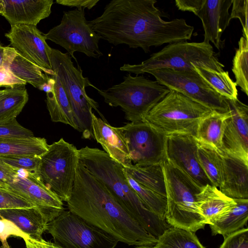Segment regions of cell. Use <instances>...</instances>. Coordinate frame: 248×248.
<instances>
[{
	"label": "cell",
	"mask_w": 248,
	"mask_h": 248,
	"mask_svg": "<svg viewBox=\"0 0 248 248\" xmlns=\"http://www.w3.org/2000/svg\"><path fill=\"white\" fill-rule=\"evenodd\" d=\"M46 231L62 248H115L119 242L69 210L48 223Z\"/></svg>",
	"instance_id": "obj_10"
},
{
	"label": "cell",
	"mask_w": 248,
	"mask_h": 248,
	"mask_svg": "<svg viewBox=\"0 0 248 248\" xmlns=\"http://www.w3.org/2000/svg\"><path fill=\"white\" fill-rule=\"evenodd\" d=\"M225 99L230 116L225 122L223 150L248 163V107L238 99Z\"/></svg>",
	"instance_id": "obj_18"
},
{
	"label": "cell",
	"mask_w": 248,
	"mask_h": 248,
	"mask_svg": "<svg viewBox=\"0 0 248 248\" xmlns=\"http://www.w3.org/2000/svg\"><path fill=\"white\" fill-rule=\"evenodd\" d=\"M26 244V247L27 248H32L30 245H29L28 244Z\"/></svg>",
	"instance_id": "obj_50"
},
{
	"label": "cell",
	"mask_w": 248,
	"mask_h": 248,
	"mask_svg": "<svg viewBox=\"0 0 248 248\" xmlns=\"http://www.w3.org/2000/svg\"><path fill=\"white\" fill-rule=\"evenodd\" d=\"M166 154L167 160L200 188L213 185L199 162L198 143L194 136L186 134L167 135Z\"/></svg>",
	"instance_id": "obj_16"
},
{
	"label": "cell",
	"mask_w": 248,
	"mask_h": 248,
	"mask_svg": "<svg viewBox=\"0 0 248 248\" xmlns=\"http://www.w3.org/2000/svg\"><path fill=\"white\" fill-rule=\"evenodd\" d=\"M92 125L93 139L101 144L104 151L124 168L131 167L133 164L122 127L111 126L93 113Z\"/></svg>",
	"instance_id": "obj_20"
},
{
	"label": "cell",
	"mask_w": 248,
	"mask_h": 248,
	"mask_svg": "<svg viewBox=\"0 0 248 248\" xmlns=\"http://www.w3.org/2000/svg\"><path fill=\"white\" fill-rule=\"evenodd\" d=\"M99 1V0H56L57 4L69 7H75L77 9L87 8L91 9Z\"/></svg>",
	"instance_id": "obj_44"
},
{
	"label": "cell",
	"mask_w": 248,
	"mask_h": 248,
	"mask_svg": "<svg viewBox=\"0 0 248 248\" xmlns=\"http://www.w3.org/2000/svg\"><path fill=\"white\" fill-rule=\"evenodd\" d=\"M53 0H0V14L11 26H36L51 13Z\"/></svg>",
	"instance_id": "obj_19"
},
{
	"label": "cell",
	"mask_w": 248,
	"mask_h": 248,
	"mask_svg": "<svg viewBox=\"0 0 248 248\" xmlns=\"http://www.w3.org/2000/svg\"><path fill=\"white\" fill-rule=\"evenodd\" d=\"M78 150L63 138L49 145L41 156L38 175L62 202L69 200L79 164Z\"/></svg>",
	"instance_id": "obj_9"
},
{
	"label": "cell",
	"mask_w": 248,
	"mask_h": 248,
	"mask_svg": "<svg viewBox=\"0 0 248 248\" xmlns=\"http://www.w3.org/2000/svg\"><path fill=\"white\" fill-rule=\"evenodd\" d=\"M124 171L129 185L145 206L160 218L166 220L165 215L167 204L166 197L141 185L125 170Z\"/></svg>",
	"instance_id": "obj_34"
},
{
	"label": "cell",
	"mask_w": 248,
	"mask_h": 248,
	"mask_svg": "<svg viewBox=\"0 0 248 248\" xmlns=\"http://www.w3.org/2000/svg\"><path fill=\"white\" fill-rule=\"evenodd\" d=\"M123 79L107 89H95L106 103L120 107L130 123L143 122L148 112L170 91L156 80L143 76L134 77L129 73Z\"/></svg>",
	"instance_id": "obj_7"
},
{
	"label": "cell",
	"mask_w": 248,
	"mask_h": 248,
	"mask_svg": "<svg viewBox=\"0 0 248 248\" xmlns=\"http://www.w3.org/2000/svg\"><path fill=\"white\" fill-rule=\"evenodd\" d=\"M219 248H248V229L242 228L224 237Z\"/></svg>",
	"instance_id": "obj_41"
},
{
	"label": "cell",
	"mask_w": 248,
	"mask_h": 248,
	"mask_svg": "<svg viewBox=\"0 0 248 248\" xmlns=\"http://www.w3.org/2000/svg\"><path fill=\"white\" fill-rule=\"evenodd\" d=\"M18 171L0 160V186L6 188L13 181Z\"/></svg>",
	"instance_id": "obj_43"
},
{
	"label": "cell",
	"mask_w": 248,
	"mask_h": 248,
	"mask_svg": "<svg viewBox=\"0 0 248 248\" xmlns=\"http://www.w3.org/2000/svg\"><path fill=\"white\" fill-rule=\"evenodd\" d=\"M236 204L227 214L209 225L212 235L224 237L243 228L248 219V199H234Z\"/></svg>",
	"instance_id": "obj_28"
},
{
	"label": "cell",
	"mask_w": 248,
	"mask_h": 248,
	"mask_svg": "<svg viewBox=\"0 0 248 248\" xmlns=\"http://www.w3.org/2000/svg\"><path fill=\"white\" fill-rule=\"evenodd\" d=\"M167 200L165 220L171 227L195 232L207 224L196 205L201 188L166 159L162 163Z\"/></svg>",
	"instance_id": "obj_4"
},
{
	"label": "cell",
	"mask_w": 248,
	"mask_h": 248,
	"mask_svg": "<svg viewBox=\"0 0 248 248\" xmlns=\"http://www.w3.org/2000/svg\"><path fill=\"white\" fill-rule=\"evenodd\" d=\"M12 236L21 238L23 240L30 238L13 222L0 215V248H11L7 239Z\"/></svg>",
	"instance_id": "obj_39"
},
{
	"label": "cell",
	"mask_w": 248,
	"mask_h": 248,
	"mask_svg": "<svg viewBox=\"0 0 248 248\" xmlns=\"http://www.w3.org/2000/svg\"><path fill=\"white\" fill-rule=\"evenodd\" d=\"M155 248H205L194 232L171 227L157 238Z\"/></svg>",
	"instance_id": "obj_32"
},
{
	"label": "cell",
	"mask_w": 248,
	"mask_h": 248,
	"mask_svg": "<svg viewBox=\"0 0 248 248\" xmlns=\"http://www.w3.org/2000/svg\"><path fill=\"white\" fill-rule=\"evenodd\" d=\"M156 0H112L102 14L88 21L101 39L114 46L141 48L145 53L152 46L181 41L185 34L182 18L165 21L167 14L155 7Z\"/></svg>",
	"instance_id": "obj_1"
},
{
	"label": "cell",
	"mask_w": 248,
	"mask_h": 248,
	"mask_svg": "<svg viewBox=\"0 0 248 248\" xmlns=\"http://www.w3.org/2000/svg\"><path fill=\"white\" fill-rule=\"evenodd\" d=\"M194 69L220 95L229 99H238L237 85L230 78L228 71L217 72L197 66H194Z\"/></svg>",
	"instance_id": "obj_31"
},
{
	"label": "cell",
	"mask_w": 248,
	"mask_h": 248,
	"mask_svg": "<svg viewBox=\"0 0 248 248\" xmlns=\"http://www.w3.org/2000/svg\"><path fill=\"white\" fill-rule=\"evenodd\" d=\"M32 203L49 223L64 211L63 202L37 174L18 170L6 188Z\"/></svg>",
	"instance_id": "obj_15"
},
{
	"label": "cell",
	"mask_w": 248,
	"mask_h": 248,
	"mask_svg": "<svg viewBox=\"0 0 248 248\" xmlns=\"http://www.w3.org/2000/svg\"><path fill=\"white\" fill-rule=\"evenodd\" d=\"M230 20L238 18L242 26L243 37L248 40V0H232Z\"/></svg>",
	"instance_id": "obj_40"
},
{
	"label": "cell",
	"mask_w": 248,
	"mask_h": 248,
	"mask_svg": "<svg viewBox=\"0 0 248 248\" xmlns=\"http://www.w3.org/2000/svg\"><path fill=\"white\" fill-rule=\"evenodd\" d=\"M32 207H36L8 189L0 186V210Z\"/></svg>",
	"instance_id": "obj_38"
},
{
	"label": "cell",
	"mask_w": 248,
	"mask_h": 248,
	"mask_svg": "<svg viewBox=\"0 0 248 248\" xmlns=\"http://www.w3.org/2000/svg\"><path fill=\"white\" fill-rule=\"evenodd\" d=\"M49 145L43 138L34 136L0 139V156H37L41 157Z\"/></svg>",
	"instance_id": "obj_27"
},
{
	"label": "cell",
	"mask_w": 248,
	"mask_h": 248,
	"mask_svg": "<svg viewBox=\"0 0 248 248\" xmlns=\"http://www.w3.org/2000/svg\"><path fill=\"white\" fill-rule=\"evenodd\" d=\"M136 248H155L154 246H140L136 247Z\"/></svg>",
	"instance_id": "obj_49"
},
{
	"label": "cell",
	"mask_w": 248,
	"mask_h": 248,
	"mask_svg": "<svg viewBox=\"0 0 248 248\" xmlns=\"http://www.w3.org/2000/svg\"><path fill=\"white\" fill-rule=\"evenodd\" d=\"M5 46H3L0 42V65L2 63Z\"/></svg>",
	"instance_id": "obj_46"
},
{
	"label": "cell",
	"mask_w": 248,
	"mask_h": 248,
	"mask_svg": "<svg viewBox=\"0 0 248 248\" xmlns=\"http://www.w3.org/2000/svg\"><path fill=\"white\" fill-rule=\"evenodd\" d=\"M55 83L52 90L46 93V103L51 120L72 126L78 130V124L62 84L54 74Z\"/></svg>",
	"instance_id": "obj_26"
},
{
	"label": "cell",
	"mask_w": 248,
	"mask_h": 248,
	"mask_svg": "<svg viewBox=\"0 0 248 248\" xmlns=\"http://www.w3.org/2000/svg\"><path fill=\"white\" fill-rule=\"evenodd\" d=\"M45 243L49 248H62L60 247L57 246L54 243L46 241L45 240Z\"/></svg>",
	"instance_id": "obj_47"
},
{
	"label": "cell",
	"mask_w": 248,
	"mask_h": 248,
	"mask_svg": "<svg viewBox=\"0 0 248 248\" xmlns=\"http://www.w3.org/2000/svg\"><path fill=\"white\" fill-rule=\"evenodd\" d=\"M222 183L218 189L233 199H248V163L226 153L220 155Z\"/></svg>",
	"instance_id": "obj_21"
},
{
	"label": "cell",
	"mask_w": 248,
	"mask_h": 248,
	"mask_svg": "<svg viewBox=\"0 0 248 248\" xmlns=\"http://www.w3.org/2000/svg\"><path fill=\"white\" fill-rule=\"evenodd\" d=\"M197 143L200 165L212 184L219 188L222 183L220 155L212 147L198 141Z\"/></svg>",
	"instance_id": "obj_33"
},
{
	"label": "cell",
	"mask_w": 248,
	"mask_h": 248,
	"mask_svg": "<svg viewBox=\"0 0 248 248\" xmlns=\"http://www.w3.org/2000/svg\"><path fill=\"white\" fill-rule=\"evenodd\" d=\"M230 116L229 110L225 112L214 110L203 118L198 124L194 137L196 140L212 147L220 155L224 154L222 149V138L225 122Z\"/></svg>",
	"instance_id": "obj_25"
},
{
	"label": "cell",
	"mask_w": 248,
	"mask_h": 248,
	"mask_svg": "<svg viewBox=\"0 0 248 248\" xmlns=\"http://www.w3.org/2000/svg\"><path fill=\"white\" fill-rule=\"evenodd\" d=\"M68 210L129 246H153L157 238L148 232L119 204L105 185L80 163Z\"/></svg>",
	"instance_id": "obj_2"
},
{
	"label": "cell",
	"mask_w": 248,
	"mask_h": 248,
	"mask_svg": "<svg viewBox=\"0 0 248 248\" xmlns=\"http://www.w3.org/2000/svg\"><path fill=\"white\" fill-rule=\"evenodd\" d=\"M33 136L32 132L20 125L16 118L0 122V139Z\"/></svg>",
	"instance_id": "obj_37"
},
{
	"label": "cell",
	"mask_w": 248,
	"mask_h": 248,
	"mask_svg": "<svg viewBox=\"0 0 248 248\" xmlns=\"http://www.w3.org/2000/svg\"><path fill=\"white\" fill-rule=\"evenodd\" d=\"M0 87H1L0 86Z\"/></svg>",
	"instance_id": "obj_51"
},
{
	"label": "cell",
	"mask_w": 248,
	"mask_h": 248,
	"mask_svg": "<svg viewBox=\"0 0 248 248\" xmlns=\"http://www.w3.org/2000/svg\"><path fill=\"white\" fill-rule=\"evenodd\" d=\"M0 160L16 170H25L37 174L41 157L27 155L0 156Z\"/></svg>",
	"instance_id": "obj_36"
},
{
	"label": "cell",
	"mask_w": 248,
	"mask_h": 248,
	"mask_svg": "<svg viewBox=\"0 0 248 248\" xmlns=\"http://www.w3.org/2000/svg\"><path fill=\"white\" fill-rule=\"evenodd\" d=\"M235 204L233 199L213 185L204 186L196 195L197 208L209 225L227 214Z\"/></svg>",
	"instance_id": "obj_22"
},
{
	"label": "cell",
	"mask_w": 248,
	"mask_h": 248,
	"mask_svg": "<svg viewBox=\"0 0 248 248\" xmlns=\"http://www.w3.org/2000/svg\"><path fill=\"white\" fill-rule=\"evenodd\" d=\"M6 89L0 90V99L3 96V95L5 94L6 93Z\"/></svg>",
	"instance_id": "obj_48"
},
{
	"label": "cell",
	"mask_w": 248,
	"mask_h": 248,
	"mask_svg": "<svg viewBox=\"0 0 248 248\" xmlns=\"http://www.w3.org/2000/svg\"><path fill=\"white\" fill-rule=\"evenodd\" d=\"M78 152L80 163L105 185L122 207L148 232L157 238L170 227L145 206L129 185L124 168L104 150L85 146Z\"/></svg>",
	"instance_id": "obj_3"
},
{
	"label": "cell",
	"mask_w": 248,
	"mask_h": 248,
	"mask_svg": "<svg viewBox=\"0 0 248 248\" xmlns=\"http://www.w3.org/2000/svg\"><path fill=\"white\" fill-rule=\"evenodd\" d=\"M156 81L212 110L225 112L229 110L225 98L214 90L195 71L187 68H162L148 71Z\"/></svg>",
	"instance_id": "obj_12"
},
{
	"label": "cell",
	"mask_w": 248,
	"mask_h": 248,
	"mask_svg": "<svg viewBox=\"0 0 248 248\" xmlns=\"http://www.w3.org/2000/svg\"><path fill=\"white\" fill-rule=\"evenodd\" d=\"M124 170L141 185L166 197L162 164L133 165Z\"/></svg>",
	"instance_id": "obj_29"
},
{
	"label": "cell",
	"mask_w": 248,
	"mask_h": 248,
	"mask_svg": "<svg viewBox=\"0 0 248 248\" xmlns=\"http://www.w3.org/2000/svg\"><path fill=\"white\" fill-rule=\"evenodd\" d=\"M232 0H175L180 10L192 12L201 20L204 31V40L212 42L218 49L221 37L230 22L229 10Z\"/></svg>",
	"instance_id": "obj_14"
},
{
	"label": "cell",
	"mask_w": 248,
	"mask_h": 248,
	"mask_svg": "<svg viewBox=\"0 0 248 248\" xmlns=\"http://www.w3.org/2000/svg\"><path fill=\"white\" fill-rule=\"evenodd\" d=\"M216 55L210 43L180 41L169 44L140 64L125 63L120 70L136 75L162 68L194 69V66L223 71L224 65Z\"/></svg>",
	"instance_id": "obj_6"
},
{
	"label": "cell",
	"mask_w": 248,
	"mask_h": 248,
	"mask_svg": "<svg viewBox=\"0 0 248 248\" xmlns=\"http://www.w3.org/2000/svg\"><path fill=\"white\" fill-rule=\"evenodd\" d=\"M1 64L17 77L38 89L46 83L49 78L40 67L26 59L13 47L5 46Z\"/></svg>",
	"instance_id": "obj_23"
},
{
	"label": "cell",
	"mask_w": 248,
	"mask_h": 248,
	"mask_svg": "<svg viewBox=\"0 0 248 248\" xmlns=\"http://www.w3.org/2000/svg\"><path fill=\"white\" fill-rule=\"evenodd\" d=\"M248 40L243 36L238 42L232 61V71L235 78V83L248 95Z\"/></svg>",
	"instance_id": "obj_35"
},
{
	"label": "cell",
	"mask_w": 248,
	"mask_h": 248,
	"mask_svg": "<svg viewBox=\"0 0 248 248\" xmlns=\"http://www.w3.org/2000/svg\"><path fill=\"white\" fill-rule=\"evenodd\" d=\"M26 85H17L6 89L0 99V122L16 118L28 101Z\"/></svg>",
	"instance_id": "obj_30"
},
{
	"label": "cell",
	"mask_w": 248,
	"mask_h": 248,
	"mask_svg": "<svg viewBox=\"0 0 248 248\" xmlns=\"http://www.w3.org/2000/svg\"><path fill=\"white\" fill-rule=\"evenodd\" d=\"M25 244L30 245L32 248H49L43 238L39 240H33L31 238L24 240Z\"/></svg>",
	"instance_id": "obj_45"
},
{
	"label": "cell",
	"mask_w": 248,
	"mask_h": 248,
	"mask_svg": "<svg viewBox=\"0 0 248 248\" xmlns=\"http://www.w3.org/2000/svg\"><path fill=\"white\" fill-rule=\"evenodd\" d=\"M121 127L133 165L162 164L166 159L167 135L144 121Z\"/></svg>",
	"instance_id": "obj_13"
},
{
	"label": "cell",
	"mask_w": 248,
	"mask_h": 248,
	"mask_svg": "<svg viewBox=\"0 0 248 248\" xmlns=\"http://www.w3.org/2000/svg\"><path fill=\"white\" fill-rule=\"evenodd\" d=\"M0 215L33 240L42 239L46 230L48 223L36 207L1 209Z\"/></svg>",
	"instance_id": "obj_24"
},
{
	"label": "cell",
	"mask_w": 248,
	"mask_h": 248,
	"mask_svg": "<svg viewBox=\"0 0 248 248\" xmlns=\"http://www.w3.org/2000/svg\"><path fill=\"white\" fill-rule=\"evenodd\" d=\"M5 36L12 47L24 57L40 67L45 74L51 76L54 75L50 62L52 48L47 44L44 33L36 26L12 25Z\"/></svg>",
	"instance_id": "obj_17"
},
{
	"label": "cell",
	"mask_w": 248,
	"mask_h": 248,
	"mask_svg": "<svg viewBox=\"0 0 248 248\" xmlns=\"http://www.w3.org/2000/svg\"><path fill=\"white\" fill-rule=\"evenodd\" d=\"M27 83L15 76L7 67L0 65V86L7 88L17 85H26Z\"/></svg>",
	"instance_id": "obj_42"
},
{
	"label": "cell",
	"mask_w": 248,
	"mask_h": 248,
	"mask_svg": "<svg viewBox=\"0 0 248 248\" xmlns=\"http://www.w3.org/2000/svg\"><path fill=\"white\" fill-rule=\"evenodd\" d=\"M68 53L52 48L50 62L52 69L60 80L75 117L78 131L84 139H93L92 125L93 109L106 121L98 110L97 102L89 97L85 91L87 87L96 89L87 77H84L80 67H76Z\"/></svg>",
	"instance_id": "obj_5"
},
{
	"label": "cell",
	"mask_w": 248,
	"mask_h": 248,
	"mask_svg": "<svg viewBox=\"0 0 248 248\" xmlns=\"http://www.w3.org/2000/svg\"><path fill=\"white\" fill-rule=\"evenodd\" d=\"M85 16L82 8L64 11L60 23L44 33L46 40L64 48L77 62L75 52L96 59L103 55L99 48L101 37L93 30Z\"/></svg>",
	"instance_id": "obj_11"
},
{
	"label": "cell",
	"mask_w": 248,
	"mask_h": 248,
	"mask_svg": "<svg viewBox=\"0 0 248 248\" xmlns=\"http://www.w3.org/2000/svg\"><path fill=\"white\" fill-rule=\"evenodd\" d=\"M214 111L170 90L148 112L143 121L166 135L186 134L195 137L200 121Z\"/></svg>",
	"instance_id": "obj_8"
}]
</instances>
